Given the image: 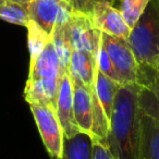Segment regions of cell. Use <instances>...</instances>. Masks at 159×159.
<instances>
[{
  "label": "cell",
  "mask_w": 159,
  "mask_h": 159,
  "mask_svg": "<svg viewBox=\"0 0 159 159\" xmlns=\"http://www.w3.org/2000/svg\"><path fill=\"white\" fill-rule=\"evenodd\" d=\"M139 86L134 83L120 86L116 95L107 146L113 159H139L142 112Z\"/></svg>",
  "instance_id": "cell-1"
},
{
  "label": "cell",
  "mask_w": 159,
  "mask_h": 159,
  "mask_svg": "<svg viewBox=\"0 0 159 159\" xmlns=\"http://www.w3.org/2000/svg\"><path fill=\"white\" fill-rule=\"evenodd\" d=\"M129 43L139 63L154 64L159 58V0H152L131 29Z\"/></svg>",
  "instance_id": "cell-2"
},
{
  "label": "cell",
  "mask_w": 159,
  "mask_h": 159,
  "mask_svg": "<svg viewBox=\"0 0 159 159\" xmlns=\"http://www.w3.org/2000/svg\"><path fill=\"white\" fill-rule=\"evenodd\" d=\"M102 46L106 50L119 75L121 86L134 84L136 81L139 62L129 39L102 33Z\"/></svg>",
  "instance_id": "cell-3"
},
{
  "label": "cell",
  "mask_w": 159,
  "mask_h": 159,
  "mask_svg": "<svg viewBox=\"0 0 159 159\" xmlns=\"http://www.w3.org/2000/svg\"><path fill=\"white\" fill-rule=\"evenodd\" d=\"M32 115L46 150L51 159H61L64 135L53 108L44 105H30Z\"/></svg>",
  "instance_id": "cell-4"
},
{
  "label": "cell",
  "mask_w": 159,
  "mask_h": 159,
  "mask_svg": "<svg viewBox=\"0 0 159 159\" xmlns=\"http://www.w3.org/2000/svg\"><path fill=\"white\" fill-rule=\"evenodd\" d=\"M87 18L93 26L102 33L129 39L131 27L116 6L107 2L97 3Z\"/></svg>",
  "instance_id": "cell-5"
},
{
  "label": "cell",
  "mask_w": 159,
  "mask_h": 159,
  "mask_svg": "<svg viewBox=\"0 0 159 159\" xmlns=\"http://www.w3.org/2000/svg\"><path fill=\"white\" fill-rule=\"evenodd\" d=\"M69 25L73 50L86 51L96 57L102 40V32L93 26L87 16L72 11L70 14Z\"/></svg>",
  "instance_id": "cell-6"
},
{
  "label": "cell",
  "mask_w": 159,
  "mask_h": 159,
  "mask_svg": "<svg viewBox=\"0 0 159 159\" xmlns=\"http://www.w3.org/2000/svg\"><path fill=\"white\" fill-rule=\"evenodd\" d=\"M56 113L61 124L64 139H70L81 132L73 113V89L69 74H63L60 81L56 102Z\"/></svg>",
  "instance_id": "cell-7"
},
{
  "label": "cell",
  "mask_w": 159,
  "mask_h": 159,
  "mask_svg": "<svg viewBox=\"0 0 159 159\" xmlns=\"http://www.w3.org/2000/svg\"><path fill=\"white\" fill-rule=\"evenodd\" d=\"M70 79L73 89V113L75 122L81 132L91 136L93 126L92 91L79 80L72 77Z\"/></svg>",
  "instance_id": "cell-8"
},
{
  "label": "cell",
  "mask_w": 159,
  "mask_h": 159,
  "mask_svg": "<svg viewBox=\"0 0 159 159\" xmlns=\"http://www.w3.org/2000/svg\"><path fill=\"white\" fill-rule=\"evenodd\" d=\"M66 5V0H31L27 3V9L31 21L51 36L58 18Z\"/></svg>",
  "instance_id": "cell-9"
},
{
  "label": "cell",
  "mask_w": 159,
  "mask_h": 159,
  "mask_svg": "<svg viewBox=\"0 0 159 159\" xmlns=\"http://www.w3.org/2000/svg\"><path fill=\"white\" fill-rule=\"evenodd\" d=\"M70 14L71 8L66 2V7L62 9L58 21L53 27L52 34H51V42L56 49L61 66V70L63 73L69 74V63H70L71 53H72V45H71L70 38Z\"/></svg>",
  "instance_id": "cell-10"
},
{
  "label": "cell",
  "mask_w": 159,
  "mask_h": 159,
  "mask_svg": "<svg viewBox=\"0 0 159 159\" xmlns=\"http://www.w3.org/2000/svg\"><path fill=\"white\" fill-rule=\"evenodd\" d=\"M63 74H68V73L62 72L59 58L50 39L44 47V49L39 52V55L30 61V71L27 80H59Z\"/></svg>",
  "instance_id": "cell-11"
},
{
  "label": "cell",
  "mask_w": 159,
  "mask_h": 159,
  "mask_svg": "<svg viewBox=\"0 0 159 159\" xmlns=\"http://www.w3.org/2000/svg\"><path fill=\"white\" fill-rule=\"evenodd\" d=\"M60 81L61 79L27 80L24 87V99L29 105H44L56 110Z\"/></svg>",
  "instance_id": "cell-12"
},
{
  "label": "cell",
  "mask_w": 159,
  "mask_h": 159,
  "mask_svg": "<svg viewBox=\"0 0 159 159\" xmlns=\"http://www.w3.org/2000/svg\"><path fill=\"white\" fill-rule=\"evenodd\" d=\"M69 76L76 79L89 89H94L96 74V57L86 51L73 50L69 63Z\"/></svg>",
  "instance_id": "cell-13"
},
{
  "label": "cell",
  "mask_w": 159,
  "mask_h": 159,
  "mask_svg": "<svg viewBox=\"0 0 159 159\" xmlns=\"http://www.w3.org/2000/svg\"><path fill=\"white\" fill-rule=\"evenodd\" d=\"M139 159H159V121L142 116V139Z\"/></svg>",
  "instance_id": "cell-14"
},
{
  "label": "cell",
  "mask_w": 159,
  "mask_h": 159,
  "mask_svg": "<svg viewBox=\"0 0 159 159\" xmlns=\"http://www.w3.org/2000/svg\"><path fill=\"white\" fill-rule=\"evenodd\" d=\"M121 85L116 81L111 80L110 77L102 74L96 66V74H95V84H94V93L96 97L98 98L107 118L110 121L111 113H112L113 104H115L116 95L119 91Z\"/></svg>",
  "instance_id": "cell-15"
},
{
  "label": "cell",
  "mask_w": 159,
  "mask_h": 159,
  "mask_svg": "<svg viewBox=\"0 0 159 159\" xmlns=\"http://www.w3.org/2000/svg\"><path fill=\"white\" fill-rule=\"evenodd\" d=\"M61 159H93L92 137L80 132L70 139H64Z\"/></svg>",
  "instance_id": "cell-16"
},
{
  "label": "cell",
  "mask_w": 159,
  "mask_h": 159,
  "mask_svg": "<svg viewBox=\"0 0 159 159\" xmlns=\"http://www.w3.org/2000/svg\"><path fill=\"white\" fill-rule=\"evenodd\" d=\"M135 83L149 91L152 102L159 112V68L146 63H139Z\"/></svg>",
  "instance_id": "cell-17"
},
{
  "label": "cell",
  "mask_w": 159,
  "mask_h": 159,
  "mask_svg": "<svg viewBox=\"0 0 159 159\" xmlns=\"http://www.w3.org/2000/svg\"><path fill=\"white\" fill-rule=\"evenodd\" d=\"M0 19L24 27H26L31 21L27 5L14 2L11 0H5L0 5Z\"/></svg>",
  "instance_id": "cell-18"
},
{
  "label": "cell",
  "mask_w": 159,
  "mask_h": 159,
  "mask_svg": "<svg viewBox=\"0 0 159 159\" xmlns=\"http://www.w3.org/2000/svg\"><path fill=\"white\" fill-rule=\"evenodd\" d=\"M150 1L152 0H119L118 9L131 29L139 21Z\"/></svg>",
  "instance_id": "cell-19"
},
{
  "label": "cell",
  "mask_w": 159,
  "mask_h": 159,
  "mask_svg": "<svg viewBox=\"0 0 159 159\" xmlns=\"http://www.w3.org/2000/svg\"><path fill=\"white\" fill-rule=\"evenodd\" d=\"M26 29L30 57H31V60H33L34 58H36L39 55V52L44 49V47L47 45V43L51 39V36H49L47 33H45L33 21H30Z\"/></svg>",
  "instance_id": "cell-20"
},
{
  "label": "cell",
  "mask_w": 159,
  "mask_h": 159,
  "mask_svg": "<svg viewBox=\"0 0 159 159\" xmlns=\"http://www.w3.org/2000/svg\"><path fill=\"white\" fill-rule=\"evenodd\" d=\"M96 66H97V69L102 74L110 77L111 80H113V81H116V82L121 85L119 75H118V73H117V71H116L115 66H113L112 62H111L110 58L107 55L104 47L102 46V40H100L99 48H98L97 56H96Z\"/></svg>",
  "instance_id": "cell-21"
},
{
  "label": "cell",
  "mask_w": 159,
  "mask_h": 159,
  "mask_svg": "<svg viewBox=\"0 0 159 159\" xmlns=\"http://www.w3.org/2000/svg\"><path fill=\"white\" fill-rule=\"evenodd\" d=\"M68 5L70 6L71 11L74 13L82 14V16H89L93 11L94 7L97 3L107 2L115 6L116 0H66Z\"/></svg>",
  "instance_id": "cell-22"
},
{
  "label": "cell",
  "mask_w": 159,
  "mask_h": 159,
  "mask_svg": "<svg viewBox=\"0 0 159 159\" xmlns=\"http://www.w3.org/2000/svg\"><path fill=\"white\" fill-rule=\"evenodd\" d=\"M93 159H113L107 142L93 141Z\"/></svg>",
  "instance_id": "cell-23"
},
{
  "label": "cell",
  "mask_w": 159,
  "mask_h": 159,
  "mask_svg": "<svg viewBox=\"0 0 159 159\" xmlns=\"http://www.w3.org/2000/svg\"><path fill=\"white\" fill-rule=\"evenodd\" d=\"M11 1H14V2H19V3H24V5H27V3L31 1V0H11Z\"/></svg>",
  "instance_id": "cell-24"
},
{
  "label": "cell",
  "mask_w": 159,
  "mask_h": 159,
  "mask_svg": "<svg viewBox=\"0 0 159 159\" xmlns=\"http://www.w3.org/2000/svg\"><path fill=\"white\" fill-rule=\"evenodd\" d=\"M152 66H156V68H159V58L154 62V64H152Z\"/></svg>",
  "instance_id": "cell-25"
},
{
  "label": "cell",
  "mask_w": 159,
  "mask_h": 159,
  "mask_svg": "<svg viewBox=\"0 0 159 159\" xmlns=\"http://www.w3.org/2000/svg\"><path fill=\"white\" fill-rule=\"evenodd\" d=\"M3 1H5V0H0V5H1V3H2Z\"/></svg>",
  "instance_id": "cell-26"
}]
</instances>
